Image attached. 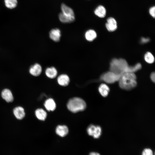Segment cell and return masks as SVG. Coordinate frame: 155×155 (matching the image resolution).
Segmentation results:
<instances>
[{
    "instance_id": "cell-1",
    "label": "cell",
    "mask_w": 155,
    "mask_h": 155,
    "mask_svg": "<svg viewBox=\"0 0 155 155\" xmlns=\"http://www.w3.org/2000/svg\"><path fill=\"white\" fill-rule=\"evenodd\" d=\"M118 81L120 87L127 90H132L137 85L136 76L134 73L126 72L123 73Z\"/></svg>"
},
{
    "instance_id": "cell-2",
    "label": "cell",
    "mask_w": 155,
    "mask_h": 155,
    "mask_svg": "<svg viewBox=\"0 0 155 155\" xmlns=\"http://www.w3.org/2000/svg\"><path fill=\"white\" fill-rule=\"evenodd\" d=\"M109 69L121 76L125 73L130 72V66L127 61L122 58L113 59L110 63Z\"/></svg>"
},
{
    "instance_id": "cell-3",
    "label": "cell",
    "mask_w": 155,
    "mask_h": 155,
    "mask_svg": "<svg viewBox=\"0 0 155 155\" xmlns=\"http://www.w3.org/2000/svg\"><path fill=\"white\" fill-rule=\"evenodd\" d=\"M67 107L70 111L75 113L85 110L86 107V104L82 99L78 97H74L69 101L67 104Z\"/></svg>"
},
{
    "instance_id": "cell-4",
    "label": "cell",
    "mask_w": 155,
    "mask_h": 155,
    "mask_svg": "<svg viewBox=\"0 0 155 155\" xmlns=\"http://www.w3.org/2000/svg\"><path fill=\"white\" fill-rule=\"evenodd\" d=\"M121 76L111 71H109L104 73L101 79L105 82L111 84L118 81Z\"/></svg>"
},
{
    "instance_id": "cell-5",
    "label": "cell",
    "mask_w": 155,
    "mask_h": 155,
    "mask_svg": "<svg viewBox=\"0 0 155 155\" xmlns=\"http://www.w3.org/2000/svg\"><path fill=\"white\" fill-rule=\"evenodd\" d=\"M87 132L89 135L92 136L94 138H98L101 134L102 128L99 126L91 125L87 128Z\"/></svg>"
},
{
    "instance_id": "cell-6",
    "label": "cell",
    "mask_w": 155,
    "mask_h": 155,
    "mask_svg": "<svg viewBox=\"0 0 155 155\" xmlns=\"http://www.w3.org/2000/svg\"><path fill=\"white\" fill-rule=\"evenodd\" d=\"M106 27L109 32H112L115 30L117 28V24L115 19L110 17L108 18L105 24Z\"/></svg>"
},
{
    "instance_id": "cell-7",
    "label": "cell",
    "mask_w": 155,
    "mask_h": 155,
    "mask_svg": "<svg viewBox=\"0 0 155 155\" xmlns=\"http://www.w3.org/2000/svg\"><path fill=\"white\" fill-rule=\"evenodd\" d=\"M42 71V68L39 64L36 63L30 67L29 72L32 75L34 76H39Z\"/></svg>"
},
{
    "instance_id": "cell-8",
    "label": "cell",
    "mask_w": 155,
    "mask_h": 155,
    "mask_svg": "<svg viewBox=\"0 0 155 155\" xmlns=\"http://www.w3.org/2000/svg\"><path fill=\"white\" fill-rule=\"evenodd\" d=\"M49 35L50 38L56 42H58L61 37V32L58 28L53 29L50 31Z\"/></svg>"
},
{
    "instance_id": "cell-9",
    "label": "cell",
    "mask_w": 155,
    "mask_h": 155,
    "mask_svg": "<svg viewBox=\"0 0 155 155\" xmlns=\"http://www.w3.org/2000/svg\"><path fill=\"white\" fill-rule=\"evenodd\" d=\"M57 81L59 85L65 86L68 85L69 83L70 79L67 75L63 74L60 75L58 77Z\"/></svg>"
},
{
    "instance_id": "cell-10",
    "label": "cell",
    "mask_w": 155,
    "mask_h": 155,
    "mask_svg": "<svg viewBox=\"0 0 155 155\" xmlns=\"http://www.w3.org/2000/svg\"><path fill=\"white\" fill-rule=\"evenodd\" d=\"M1 96L3 99L7 102H11L13 101V98L12 93L8 89H5L2 91Z\"/></svg>"
},
{
    "instance_id": "cell-11",
    "label": "cell",
    "mask_w": 155,
    "mask_h": 155,
    "mask_svg": "<svg viewBox=\"0 0 155 155\" xmlns=\"http://www.w3.org/2000/svg\"><path fill=\"white\" fill-rule=\"evenodd\" d=\"M13 113L16 118L19 120L22 119L25 116L24 110L21 106L15 108L13 110Z\"/></svg>"
},
{
    "instance_id": "cell-12",
    "label": "cell",
    "mask_w": 155,
    "mask_h": 155,
    "mask_svg": "<svg viewBox=\"0 0 155 155\" xmlns=\"http://www.w3.org/2000/svg\"><path fill=\"white\" fill-rule=\"evenodd\" d=\"M56 133L61 137H64L66 135L68 132V129L67 127L65 125H59L56 129Z\"/></svg>"
},
{
    "instance_id": "cell-13",
    "label": "cell",
    "mask_w": 155,
    "mask_h": 155,
    "mask_svg": "<svg viewBox=\"0 0 155 155\" xmlns=\"http://www.w3.org/2000/svg\"><path fill=\"white\" fill-rule=\"evenodd\" d=\"M94 13L96 15L100 18H104L106 14V10L102 5L98 6L95 9Z\"/></svg>"
},
{
    "instance_id": "cell-14",
    "label": "cell",
    "mask_w": 155,
    "mask_h": 155,
    "mask_svg": "<svg viewBox=\"0 0 155 155\" xmlns=\"http://www.w3.org/2000/svg\"><path fill=\"white\" fill-rule=\"evenodd\" d=\"M98 90L99 93L102 96L106 97L109 94L110 88L106 84L103 83L99 86Z\"/></svg>"
},
{
    "instance_id": "cell-15",
    "label": "cell",
    "mask_w": 155,
    "mask_h": 155,
    "mask_svg": "<svg viewBox=\"0 0 155 155\" xmlns=\"http://www.w3.org/2000/svg\"><path fill=\"white\" fill-rule=\"evenodd\" d=\"M61 13L65 16H75L73 9L64 3H62L61 6Z\"/></svg>"
},
{
    "instance_id": "cell-16",
    "label": "cell",
    "mask_w": 155,
    "mask_h": 155,
    "mask_svg": "<svg viewBox=\"0 0 155 155\" xmlns=\"http://www.w3.org/2000/svg\"><path fill=\"white\" fill-rule=\"evenodd\" d=\"M46 75L49 78L53 79L56 77L57 74V69L53 67L47 68L45 71Z\"/></svg>"
},
{
    "instance_id": "cell-17",
    "label": "cell",
    "mask_w": 155,
    "mask_h": 155,
    "mask_svg": "<svg viewBox=\"0 0 155 155\" xmlns=\"http://www.w3.org/2000/svg\"><path fill=\"white\" fill-rule=\"evenodd\" d=\"M46 108L48 111H53L56 107V104L54 100L52 98H49L46 100L44 104Z\"/></svg>"
},
{
    "instance_id": "cell-18",
    "label": "cell",
    "mask_w": 155,
    "mask_h": 155,
    "mask_svg": "<svg viewBox=\"0 0 155 155\" xmlns=\"http://www.w3.org/2000/svg\"><path fill=\"white\" fill-rule=\"evenodd\" d=\"M97 37V34L95 30L90 29L87 31L85 34L86 39L88 41H92Z\"/></svg>"
},
{
    "instance_id": "cell-19",
    "label": "cell",
    "mask_w": 155,
    "mask_h": 155,
    "mask_svg": "<svg viewBox=\"0 0 155 155\" xmlns=\"http://www.w3.org/2000/svg\"><path fill=\"white\" fill-rule=\"evenodd\" d=\"M59 17L60 21L63 23H71L74 21L75 19V16H66L61 12L59 14Z\"/></svg>"
},
{
    "instance_id": "cell-20",
    "label": "cell",
    "mask_w": 155,
    "mask_h": 155,
    "mask_svg": "<svg viewBox=\"0 0 155 155\" xmlns=\"http://www.w3.org/2000/svg\"><path fill=\"white\" fill-rule=\"evenodd\" d=\"M35 113L37 118L42 121L44 120L47 116L46 112L42 108H38L36 110Z\"/></svg>"
},
{
    "instance_id": "cell-21",
    "label": "cell",
    "mask_w": 155,
    "mask_h": 155,
    "mask_svg": "<svg viewBox=\"0 0 155 155\" xmlns=\"http://www.w3.org/2000/svg\"><path fill=\"white\" fill-rule=\"evenodd\" d=\"M6 6L8 8L12 9L15 8L17 5V0H5Z\"/></svg>"
},
{
    "instance_id": "cell-22",
    "label": "cell",
    "mask_w": 155,
    "mask_h": 155,
    "mask_svg": "<svg viewBox=\"0 0 155 155\" xmlns=\"http://www.w3.org/2000/svg\"><path fill=\"white\" fill-rule=\"evenodd\" d=\"M144 58L146 61L148 63L152 64L154 62V57L150 52H146L144 55Z\"/></svg>"
},
{
    "instance_id": "cell-23",
    "label": "cell",
    "mask_w": 155,
    "mask_h": 155,
    "mask_svg": "<svg viewBox=\"0 0 155 155\" xmlns=\"http://www.w3.org/2000/svg\"><path fill=\"white\" fill-rule=\"evenodd\" d=\"M142 155H153L152 150L150 148L144 149L143 151Z\"/></svg>"
},
{
    "instance_id": "cell-24",
    "label": "cell",
    "mask_w": 155,
    "mask_h": 155,
    "mask_svg": "<svg viewBox=\"0 0 155 155\" xmlns=\"http://www.w3.org/2000/svg\"><path fill=\"white\" fill-rule=\"evenodd\" d=\"M149 13L150 15L154 18L155 17V7L153 6L151 7L149 10Z\"/></svg>"
},
{
    "instance_id": "cell-25",
    "label": "cell",
    "mask_w": 155,
    "mask_h": 155,
    "mask_svg": "<svg viewBox=\"0 0 155 155\" xmlns=\"http://www.w3.org/2000/svg\"><path fill=\"white\" fill-rule=\"evenodd\" d=\"M150 39L148 38L142 37L141 39V42L142 43H146L149 41Z\"/></svg>"
},
{
    "instance_id": "cell-26",
    "label": "cell",
    "mask_w": 155,
    "mask_h": 155,
    "mask_svg": "<svg viewBox=\"0 0 155 155\" xmlns=\"http://www.w3.org/2000/svg\"><path fill=\"white\" fill-rule=\"evenodd\" d=\"M150 78L151 80L154 82L155 81V73L154 72H153L151 74Z\"/></svg>"
},
{
    "instance_id": "cell-27",
    "label": "cell",
    "mask_w": 155,
    "mask_h": 155,
    "mask_svg": "<svg viewBox=\"0 0 155 155\" xmlns=\"http://www.w3.org/2000/svg\"><path fill=\"white\" fill-rule=\"evenodd\" d=\"M89 155H100V154L96 152H92L90 153Z\"/></svg>"
}]
</instances>
